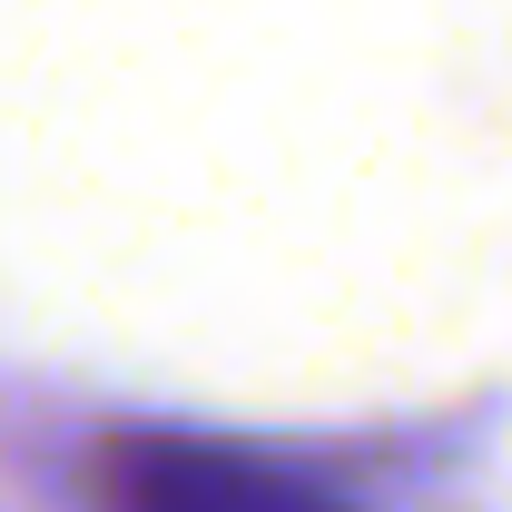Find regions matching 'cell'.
I'll return each instance as SVG.
<instances>
[{
  "instance_id": "1",
  "label": "cell",
  "mask_w": 512,
  "mask_h": 512,
  "mask_svg": "<svg viewBox=\"0 0 512 512\" xmlns=\"http://www.w3.org/2000/svg\"><path fill=\"white\" fill-rule=\"evenodd\" d=\"M99 512H345L335 493L197 434H128L99 453Z\"/></svg>"
}]
</instances>
